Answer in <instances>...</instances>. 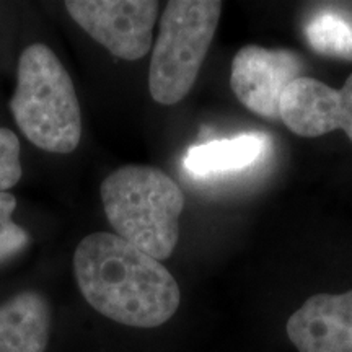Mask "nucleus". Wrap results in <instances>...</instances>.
Listing matches in <instances>:
<instances>
[{
    "mask_svg": "<svg viewBox=\"0 0 352 352\" xmlns=\"http://www.w3.org/2000/svg\"><path fill=\"white\" fill-rule=\"evenodd\" d=\"M74 276L88 305L131 328L162 327L182 303L164 264L116 233L87 235L74 253Z\"/></svg>",
    "mask_w": 352,
    "mask_h": 352,
    "instance_id": "1",
    "label": "nucleus"
},
{
    "mask_svg": "<svg viewBox=\"0 0 352 352\" xmlns=\"http://www.w3.org/2000/svg\"><path fill=\"white\" fill-rule=\"evenodd\" d=\"M101 202L116 235L140 252L166 259L179 239L182 188L151 165H124L101 183Z\"/></svg>",
    "mask_w": 352,
    "mask_h": 352,
    "instance_id": "2",
    "label": "nucleus"
},
{
    "mask_svg": "<svg viewBox=\"0 0 352 352\" xmlns=\"http://www.w3.org/2000/svg\"><path fill=\"white\" fill-rule=\"evenodd\" d=\"M10 111L21 134L41 151L70 153L80 144L82 114L72 78L51 47L21 52Z\"/></svg>",
    "mask_w": 352,
    "mask_h": 352,
    "instance_id": "3",
    "label": "nucleus"
},
{
    "mask_svg": "<svg viewBox=\"0 0 352 352\" xmlns=\"http://www.w3.org/2000/svg\"><path fill=\"white\" fill-rule=\"evenodd\" d=\"M222 2L171 0L160 19L148 90L160 104L178 103L191 91L219 26Z\"/></svg>",
    "mask_w": 352,
    "mask_h": 352,
    "instance_id": "4",
    "label": "nucleus"
},
{
    "mask_svg": "<svg viewBox=\"0 0 352 352\" xmlns=\"http://www.w3.org/2000/svg\"><path fill=\"white\" fill-rule=\"evenodd\" d=\"M65 10L96 43L124 60L148 54L157 23L153 0H67Z\"/></svg>",
    "mask_w": 352,
    "mask_h": 352,
    "instance_id": "5",
    "label": "nucleus"
},
{
    "mask_svg": "<svg viewBox=\"0 0 352 352\" xmlns=\"http://www.w3.org/2000/svg\"><path fill=\"white\" fill-rule=\"evenodd\" d=\"M302 59L294 51L248 44L232 60V90L250 111L277 120L285 88L302 77Z\"/></svg>",
    "mask_w": 352,
    "mask_h": 352,
    "instance_id": "6",
    "label": "nucleus"
},
{
    "mask_svg": "<svg viewBox=\"0 0 352 352\" xmlns=\"http://www.w3.org/2000/svg\"><path fill=\"white\" fill-rule=\"evenodd\" d=\"M279 120L302 138L342 129L352 142V74L340 90L311 77H298L280 98Z\"/></svg>",
    "mask_w": 352,
    "mask_h": 352,
    "instance_id": "7",
    "label": "nucleus"
},
{
    "mask_svg": "<svg viewBox=\"0 0 352 352\" xmlns=\"http://www.w3.org/2000/svg\"><path fill=\"white\" fill-rule=\"evenodd\" d=\"M285 331L298 352H352V290L307 298Z\"/></svg>",
    "mask_w": 352,
    "mask_h": 352,
    "instance_id": "8",
    "label": "nucleus"
},
{
    "mask_svg": "<svg viewBox=\"0 0 352 352\" xmlns=\"http://www.w3.org/2000/svg\"><path fill=\"white\" fill-rule=\"evenodd\" d=\"M51 305L36 290H25L0 305V352H46Z\"/></svg>",
    "mask_w": 352,
    "mask_h": 352,
    "instance_id": "9",
    "label": "nucleus"
},
{
    "mask_svg": "<svg viewBox=\"0 0 352 352\" xmlns=\"http://www.w3.org/2000/svg\"><path fill=\"white\" fill-rule=\"evenodd\" d=\"M267 148L263 134H243L239 138L209 140L195 145L184 155L183 165L195 176H209L248 168L256 164Z\"/></svg>",
    "mask_w": 352,
    "mask_h": 352,
    "instance_id": "10",
    "label": "nucleus"
},
{
    "mask_svg": "<svg viewBox=\"0 0 352 352\" xmlns=\"http://www.w3.org/2000/svg\"><path fill=\"white\" fill-rule=\"evenodd\" d=\"M305 36L320 54L352 60V19L334 8H318L305 23Z\"/></svg>",
    "mask_w": 352,
    "mask_h": 352,
    "instance_id": "11",
    "label": "nucleus"
},
{
    "mask_svg": "<svg viewBox=\"0 0 352 352\" xmlns=\"http://www.w3.org/2000/svg\"><path fill=\"white\" fill-rule=\"evenodd\" d=\"M16 197L12 192H0V263L23 252L30 245V233L13 222Z\"/></svg>",
    "mask_w": 352,
    "mask_h": 352,
    "instance_id": "12",
    "label": "nucleus"
},
{
    "mask_svg": "<svg viewBox=\"0 0 352 352\" xmlns=\"http://www.w3.org/2000/svg\"><path fill=\"white\" fill-rule=\"evenodd\" d=\"M21 145L15 134L7 127H0V192L16 186L23 175L20 162Z\"/></svg>",
    "mask_w": 352,
    "mask_h": 352,
    "instance_id": "13",
    "label": "nucleus"
}]
</instances>
